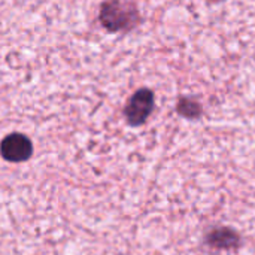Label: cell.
<instances>
[{
  "mask_svg": "<svg viewBox=\"0 0 255 255\" xmlns=\"http://www.w3.org/2000/svg\"><path fill=\"white\" fill-rule=\"evenodd\" d=\"M99 21L109 33L130 31L140 22V13L134 0H105Z\"/></svg>",
  "mask_w": 255,
  "mask_h": 255,
  "instance_id": "6da1fadb",
  "label": "cell"
},
{
  "mask_svg": "<svg viewBox=\"0 0 255 255\" xmlns=\"http://www.w3.org/2000/svg\"><path fill=\"white\" fill-rule=\"evenodd\" d=\"M155 106V97L152 90L139 88L127 102L124 108V117L127 123L133 127L145 124Z\"/></svg>",
  "mask_w": 255,
  "mask_h": 255,
  "instance_id": "7a4b0ae2",
  "label": "cell"
},
{
  "mask_svg": "<svg viewBox=\"0 0 255 255\" xmlns=\"http://www.w3.org/2000/svg\"><path fill=\"white\" fill-rule=\"evenodd\" d=\"M238 241H239L238 236L230 230H217L209 236L211 245H214L217 248H229L232 245H236Z\"/></svg>",
  "mask_w": 255,
  "mask_h": 255,
  "instance_id": "277c9868",
  "label": "cell"
},
{
  "mask_svg": "<svg viewBox=\"0 0 255 255\" xmlns=\"http://www.w3.org/2000/svg\"><path fill=\"white\" fill-rule=\"evenodd\" d=\"M178 112H179V115H182L185 118L194 120V118H199L202 115V106L199 102H196L193 99L182 97L178 102Z\"/></svg>",
  "mask_w": 255,
  "mask_h": 255,
  "instance_id": "5b68a950",
  "label": "cell"
},
{
  "mask_svg": "<svg viewBox=\"0 0 255 255\" xmlns=\"http://www.w3.org/2000/svg\"><path fill=\"white\" fill-rule=\"evenodd\" d=\"M0 154L6 161H10V163L25 161L33 154L31 140L21 133L7 134L0 143Z\"/></svg>",
  "mask_w": 255,
  "mask_h": 255,
  "instance_id": "3957f363",
  "label": "cell"
}]
</instances>
